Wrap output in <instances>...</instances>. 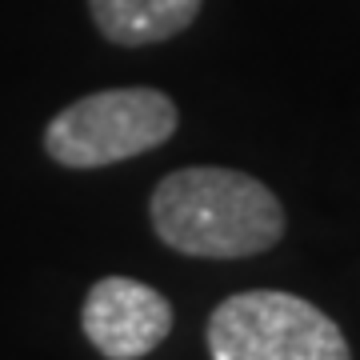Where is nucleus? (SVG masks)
Instances as JSON below:
<instances>
[{
    "label": "nucleus",
    "instance_id": "obj_1",
    "mask_svg": "<svg viewBox=\"0 0 360 360\" xmlns=\"http://www.w3.org/2000/svg\"><path fill=\"white\" fill-rule=\"evenodd\" d=\"M153 229L168 248L200 260L269 252L284 236V208L257 176L236 168H180L153 193Z\"/></svg>",
    "mask_w": 360,
    "mask_h": 360
},
{
    "label": "nucleus",
    "instance_id": "obj_2",
    "mask_svg": "<svg viewBox=\"0 0 360 360\" xmlns=\"http://www.w3.org/2000/svg\"><path fill=\"white\" fill-rule=\"evenodd\" d=\"M208 352L212 360H352L333 316L276 288L220 300L208 316Z\"/></svg>",
    "mask_w": 360,
    "mask_h": 360
},
{
    "label": "nucleus",
    "instance_id": "obj_3",
    "mask_svg": "<svg viewBox=\"0 0 360 360\" xmlns=\"http://www.w3.org/2000/svg\"><path fill=\"white\" fill-rule=\"evenodd\" d=\"M176 132V104L156 89H104L49 120L44 153L65 168H108L160 148Z\"/></svg>",
    "mask_w": 360,
    "mask_h": 360
},
{
    "label": "nucleus",
    "instance_id": "obj_4",
    "mask_svg": "<svg viewBox=\"0 0 360 360\" xmlns=\"http://www.w3.org/2000/svg\"><path fill=\"white\" fill-rule=\"evenodd\" d=\"M80 328L101 356L141 360L168 336L172 304L153 284L129 281V276H104L84 296Z\"/></svg>",
    "mask_w": 360,
    "mask_h": 360
},
{
    "label": "nucleus",
    "instance_id": "obj_5",
    "mask_svg": "<svg viewBox=\"0 0 360 360\" xmlns=\"http://www.w3.org/2000/svg\"><path fill=\"white\" fill-rule=\"evenodd\" d=\"M205 0H89L92 25L112 44H156L184 32Z\"/></svg>",
    "mask_w": 360,
    "mask_h": 360
}]
</instances>
